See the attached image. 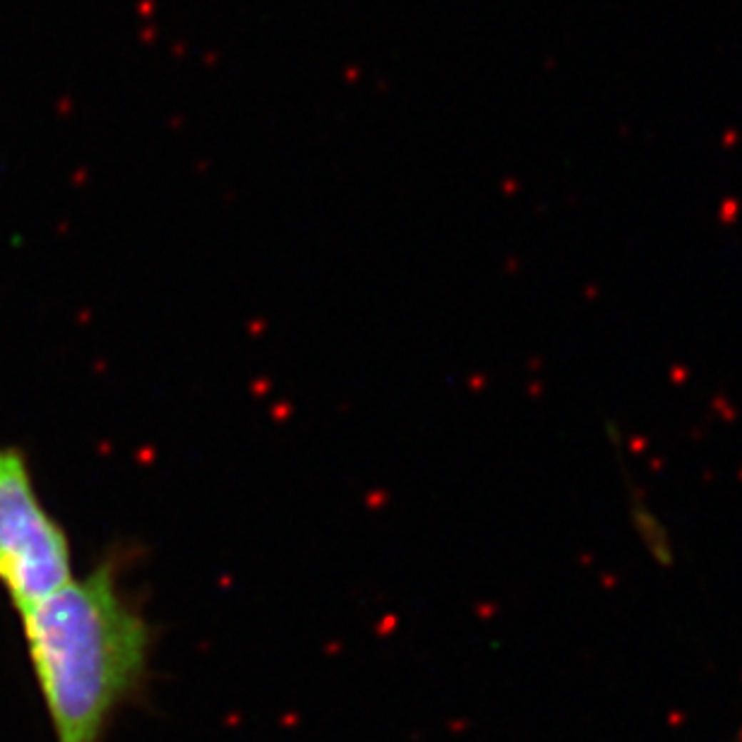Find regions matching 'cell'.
Returning a JSON list of instances; mask_svg holds the SVG:
<instances>
[{
  "mask_svg": "<svg viewBox=\"0 0 742 742\" xmlns=\"http://www.w3.org/2000/svg\"><path fill=\"white\" fill-rule=\"evenodd\" d=\"M54 742H106L118 713L147 687L154 629L126 589L116 555L19 615Z\"/></svg>",
  "mask_w": 742,
  "mask_h": 742,
  "instance_id": "obj_1",
  "label": "cell"
},
{
  "mask_svg": "<svg viewBox=\"0 0 742 742\" xmlns=\"http://www.w3.org/2000/svg\"><path fill=\"white\" fill-rule=\"evenodd\" d=\"M75 576L70 536L46 504L29 457L0 444V591L19 617Z\"/></svg>",
  "mask_w": 742,
  "mask_h": 742,
  "instance_id": "obj_2",
  "label": "cell"
}]
</instances>
